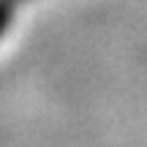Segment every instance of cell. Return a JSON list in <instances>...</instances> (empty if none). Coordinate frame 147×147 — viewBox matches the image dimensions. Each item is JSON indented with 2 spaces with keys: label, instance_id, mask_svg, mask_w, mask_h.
Instances as JSON below:
<instances>
[{
  "label": "cell",
  "instance_id": "6da1fadb",
  "mask_svg": "<svg viewBox=\"0 0 147 147\" xmlns=\"http://www.w3.org/2000/svg\"><path fill=\"white\" fill-rule=\"evenodd\" d=\"M33 0H0V44L19 22V14L25 5H30Z\"/></svg>",
  "mask_w": 147,
  "mask_h": 147
}]
</instances>
